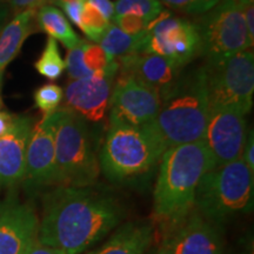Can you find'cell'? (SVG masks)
Returning a JSON list of instances; mask_svg holds the SVG:
<instances>
[{
  "label": "cell",
  "mask_w": 254,
  "mask_h": 254,
  "mask_svg": "<svg viewBox=\"0 0 254 254\" xmlns=\"http://www.w3.org/2000/svg\"><path fill=\"white\" fill-rule=\"evenodd\" d=\"M43 205L38 241L64 254H84L125 218L119 200L93 186H57Z\"/></svg>",
  "instance_id": "1"
},
{
  "label": "cell",
  "mask_w": 254,
  "mask_h": 254,
  "mask_svg": "<svg viewBox=\"0 0 254 254\" xmlns=\"http://www.w3.org/2000/svg\"><path fill=\"white\" fill-rule=\"evenodd\" d=\"M214 168L204 141L167 148L159 163L153 192V219L172 232L194 208L200 179Z\"/></svg>",
  "instance_id": "2"
},
{
  "label": "cell",
  "mask_w": 254,
  "mask_h": 254,
  "mask_svg": "<svg viewBox=\"0 0 254 254\" xmlns=\"http://www.w3.org/2000/svg\"><path fill=\"white\" fill-rule=\"evenodd\" d=\"M209 113L205 66L178 75L160 92V107L150 124L165 148L202 140Z\"/></svg>",
  "instance_id": "3"
},
{
  "label": "cell",
  "mask_w": 254,
  "mask_h": 254,
  "mask_svg": "<svg viewBox=\"0 0 254 254\" xmlns=\"http://www.w3.org/2000/svg\"><path fill=\"white\" fill-rule=\"evenodd\" d=\"M165 151L150 126L110 123L98 157L100 171L112 183L131 182L150 173L160 163Z\"/></svg>",
  "instance_id": "4"
},
{
  "label": "cell",
  "mask_w": 254,
  "mask_h": 254,
  "mask_svg": "<svg viewBox=\"0 0 254 254\" xmlns=\"http://www.w3.org/2000/svg\"><path fill=\"white\" fill-rule=\"evenodd\" d=\"M53 116L55 184L69 187L94 186L101 171L87 122L66 107L56 110Z\"/></svg>",
  "instance_id": "5"
},
{
  "label": "cell",
  "mask_w": 254,
  "mask_h": 254,
  "mask_svg": "<svg viewBox=\"0 0 254 254\" xmlns=\"http://www.w3.org/2000/svg\"><path fill=\"white\" fill-rule=\"evenodd\" d=\"M254 172L241 158L206 172L196 187V212L217 225L253 208Z\"/></svg>",
  "instance_id": "6"
},
{
  "label": "cell",
  "mask_w": 254,
  "mask_h": 254,
  "mask_svg": "<svg viewBox=\"0 0 254 254\" xmlns=\"http://www.w3.org/2000/svg\"><path fill=\"white\" fill-rule=\"evenodd\" d=\"M200 38V55L207 65L220 63L252 47L243 7L233 0H220L194 24Z\"/></svg>",
  "instance_id": "7"
},
{
  "label": "cell",
  "mask_w": 254,
  "mask_h": 254,
  "mask_svg": "<svg viewBox=\"0 0 254 254\" xmlns=\"http://www.w3.org/2000/svg\"><path fill=\"white\" fill-rule=\"evenodd\" d=\"M209 109H232L249 114L254 93V55L244 51L213 65H205Z\"/></svg>",
  "instance_id": "8"
},
{
  "label": "cell",
  "mask_w": 254,
  "mask_h": 254,
  "mask_svg": "<svg viewBox=\"0 0 254 254\" xmlns=\"http://www.w3.org/2000/svg\"><path fill=\"white\" fill-rule=\"evenodd\" d=\"M148 40L145 52L164 57L182 67L200 55V38L194 24L187 19L163 12L148 24Z\"/></svg>",
  "instance_id": "9"
},
{
  "label": "cell",
  "mask_w": 254,
  "mask_h": 254,
  "mask_svg": "<svg viewBox=\"0 0 254 254\" xmlns=\"http://www.w3.org/2000/svg\"><path fill=\"white\" fill-rule=\"evenodd\" d=\"M247 133L246 114L232 109H209L202 141L214 167L241 158Z\"/></svg>",
  "instance_id": "10"
},
{
  "label": "cell",
  "mask_w": 254,
  "mask_h": 254,
  "mask_svg": "<svg viewBox=\"0 0 254 254\" xmlns=\"http://www.w3.org/2000/svg\"><path fill=\"white\" fill-rule=\"evenodd\" d=\"M110 123L144 127L153 123L160 93L132 78L118 77L110 97Z\"/></svg>",
  "instance_id": "11"
},
{
  "label": "cell",
  "mask_w": 254,
  "mask_h": 254,
  "mask_svg": "<svg viewBox=\"0 0 254 254\" xmlns=\"http://www.w3.org/2000/svg\"><path fill=\"white\" fill-rule=\"evenodd\" d=\"M56 183L55 116L53 112L32 128L26 148L23 184L28 193L39 192Z\"/></svg>",
  "instance_id": "12"
},
{
  "label": "cell",
  "mask_w": 254,
  "mask_h": 254,
  "mask_svg": "<svg viewBox=\"0 0 254 254\" xmlns=\"http://www.w3.org/2000/svg\"><path fill=\"white\" fill-rule=\"evenodd\" d=\"M39 218L27 202L9 192L0 201V254H28L38 240Z\"/></svg>",
  "instance_id": "13"
},
{
  "label": "cell",
  "mask_w": 254,
  "mask_h": 254,
  "mask_svg": "<svg viewBox=\"0 0 254 254\" xmlns=\"http://www.w3.org/2000/svg\"><path fill=\"white\" fill-rule=\"evenodd\" d=\"M113 78L104 73H93L90 77L69 82L64 92L66 109L85 122H101L109 109Z\"/></svg>",
  "instance_id": "14"
},
{
  "label": "cell",
  "mask_w": 254,
  "mask_h": 254,
  "mask_svg": "<svg viewBox=\"0 0 254 254\" xmlns=\"http://www.w3.org/2000/svg\"><path fill=\"white\" fill-rule=\"evenodd\" d=\"M173 254H226L219 225L192 211L167 236Z\"/></svg>",
  "instance_id": "15"
},
{
  "label": "cell",
  "mask_w": 254,
  "mask_h": 254,
  "mask_svg": "<svg viewBox=\"0 0 254 254\" xmlns=\"http://www.w3.org/2000/svg\"><path fill=\"white\" fill-rule=\"evenodd\" d=\"M32 128L33 119L17 116L11 129L0 136V187H14L23 182Z\"/></svg>",
  "instance_id": "16"
},
{
  "label": "cell",
  "mask_w": 254,
  "mask_h": 254,
  "mask_svg": "<svg viewBox=\"0 0 254 254\" xmlns=\"http://www.w3.org/2000/svg\"><path fill=\"white\" fill-rule=\"evenodd\" d=\"M120 77L132 78L159 93L172 85L179 75L180 68L173 63L157 55L134 53L117 59Z\"/></svg>",
  "instance_id": "17"
},
{
  "label": "cell",
  "mask_w": 254,
  "mask_h": 254,
  "mask_svg": "<svg viewBox=\"0 0 254 254\" xmlns=\"http://www.w3.org/2000/svg\"><path fill=\"white\" fill-rule=\"evenodd\" d=\"M153 239L152 222L129 221L117 227L103 245L84 254H146Z\"/></svg>",
  "instance_id": "18"
},
{
  "label": "cell",
  "mask_w": 254,
  "mask_h": 254,
  "mask_svg": "<svg viewBox=\"0 0 254 254\" xmlns=\"http://www.w3.org/2000/svg\"><path fill=\"white\" fill-rule=\"evenodd\" d=\"M37 11L25 9L19 12L0 31V74L4 73L8 64L18 56L24 41L31 34Z\"/></svg>",
  "instance_id": "19"
},
{
  "label": "cell",
  "mask_w": 254,
  "mask_h": 254,
  "mask_svg": "<svg viewBox=\"0 0 254 254\" xmlns=\"http://www.w3.org/2000/svg\"><path fill=\"white\" fill-rule=\"evenodd\" d=\"M148 30L146 28L140 33L127 34L114 24H110L103 37L99 40L101 49L107 55L113 58L134 55V53H144L146 44L148 40Z\"/></svg>",
  "instance_id": "20"
},
{
  "label": "cell",
  "mask_w": 254,
  "mask_h": 254,
  "mask_svg": "<svg viewBox=\"0 0 254 254\" xmlns=\"http://www.w3.org/2000/svg\"><path fill=\"white\" fill-rule=\"evenodd\" d=\"M36 18L40 30L49 34L50 38L59 40L66 49H73L81 40L79 39L77 33L73 31L65 14L56 6H43L37 11Z\"/></svg>",
  "instance_id": "21"
},
{
  "label": "cell",
  "mask_w": 254,
  "mask_h": 254,
  "mask_svg": "<svg viewBox=\"0 0 254 254\" xmlns=\"http://www.w3.org/2000/svg\"><path fill=\"white\" fill-rule=\"evenodd\" d=\"M34 68L40 75L49 80H58L65 71V62L60 56L59 46L57 40L49 38L45 49L41 52L39 59L34 64Z\"/></svg>",
  "instance_id": "22"
},
{
  "label": "cell",
  "mask_w": 254,
  "mask_h": 254,
  "mask_svg": "<svg viewBox=\"0 0 254 254\" xmlns=\"http://www.w3.org/2000/svg\"><path fill=\"white\" fill-rule=\"evenodd\" d=\"M114 13L117 15H138L151 24L164 12V5L159 0H117L114 2Z\"/></svg>",
  "instance_id": "23"
},
{
  "label": "cell",
  "mask_w": 254,
  "mask_h": 254,
  "mask_svg": "<svg viewBox=\"0 0 254 254\" xmlns=\"http://www.w3.org/2000/svg\"><path fill=\"white\" fill-rule=\"evenodd\" d=\"M84 63L93 73H104L111 77H114L119 69L117 59L107 55L97 44H86L84 49Z\"/></svg>",
  "instance_id": "24"
},
{
  "label": "cell",
  "mask_w": 254,
  "mask_h": 254,
  "mask_svg": "<svg viewBox=\"0 0 254 254\" xmlns=\"http://www.w3.org/2000/svg\"><path fill=\"white\" fill-rule=\"evenodd\" d=\"M110 23L105 19L99 11L88 4L87 1L84 2V8H82L81 13V28L80 30L84 32L91 40L97 41L103 37L104 32L109 27Z\"/></svg>",
  "instance_id": "25"
},
{
  "label": "cell",
  "mask_w": 254,
  "mask_h": 254,
  "mask_svg": "<svg viewBox=\"0 0 254 254\" xmlns=\"http://www.w3.org/2000/svg\"><path fill=\"white\" fill-rule=\"evenodd\" d=\"M33 98L38 109L45 114H50L58 110L64 99V91L58 85L46 84L37 88Z\"/></svg>",
  "instance_id": "26"
},
{
  "label": "cell",
  "mask_w": 254,
  "mask_h": 254,
  "mask_svg": "<svg viewBox=\"0 0 254 254\" xmlns=\"http://www.w3.org/2000/svg\"><path fill=\"white\" fill-rule=\"evenodd\" d=\"M86 44L87 41L80 40L77 46L68 50L67 56H66L65 68H67L68 77L73 80L90 77L93 74V72L88 69L84 63V49Z\"/></svg>",
  "instance_id": "27"
},
{
  "label": "cell",
  "mask_w": 254,
  "mask_h": 254,
  "mask_svg": "<svg viewBox=\"0 0 254 254\" xmlns=\"http://www.w3.org/2000/svg\"><path fill=\"white\" fill-rule=\"evenodd\" d=\"M170 7L189 14H204L213 8L220 0H159Z\"/></svg>",
  "instance_id": "28"
},
{
  "label": "cell",
  "mask_w": 254,
  "mask_h": 254,
  "mask_svg": "<svg viewBox=\"0 0 254 254\" xmlns=\"http://www.w3.org/2000/svg\"><path fill=\"white\" fill-rule=\"evenodd\" d=\"M113 21L116 23L114 25H117L120 30L127 34H131V36L140 33V32L146 30L148 26L147 21L140 17H138V15L133 14L117 15V17H114Z\"/></svg>",
  "instance_id": "29"
},
{
  "label": "cell",
  "mask_w": 254,
  "mask_h": 254,
  "mask_svg": "<svg viewBox=\"0 0 254 254\" xmlns=\"http://www.w3.org/2000/svg\"><path fill=\"white\" fill-rule=\"evenodd\" d=\"M84 2L85 0H77V1L58 4L59 6H62L65 14L71 20V23L75 25V26H78L79 28H81V13L82 8H84Z\"/></svg>",
  "instance_id": "30"
},
{
  "label": "cell",
  "mask_w": 254,
  "mask_h": 254,
  "mask_svg": "<svg viewBox=\"0 0 254 254\" xmlns=\"http://www.w3.org/2000/svg\"><path fill=\"white\" fill-rule=\"evenodd\" d=\"M9 6L14 12L25 11V9H39L43 6L49 5L51 0H8Z\"/></svg>",
  "instance_id": "31"
},
{
  "label": "cell",
  "mask_w": 254,
  "mask_h": 254,
  "mask_svg": "<svg viewBox=\"0 0 254 254\" xmlns=\"http://www.w3.org/2000/svg\"><path fill=\"white\" fill-rule=\"evenodd\" d=\"M241 159L244 163L247 165L252 172H254V134L253 129H249L247 133L245 145H244L243 154H241Z\"/></svg>",
  "instance_id": "32"
},
{
  "label": "cell",
  "mask_w": 254,
  "mask_h": 254,
  "mask_svg": "<svg viewBox=\"0 0 254 254\" xmlns=\"http://www.w3.org/2000/svg\"><path fill=\"white\" fill-rule=\"evenodd\" d=\"M85 1H87L88 4L94 6L109 23L111 20H113L114 17H116V13H114V5L111 0H85Z\"/></svg>",
  "instance_id": "33"
},
{
  "label": "cell",
  "mask_w": 254,
  "mask_h": 254,
  "mask_svg": "<svg viewBox=\"0 0 254 254\" xmlns=\"http://www.w3.org/2000/svg\"><path fill=\"white\" fill-rule=\"evenodd\" d=\"M243 13H244V19H245L246 24V30L247 34H249L250 43H254V6L253 4L246 5L243 7Z\"/></svg>",
  "instance_id": "34"
},
{
  "label": "cell",
  "mask_w": 254,
  "mask_h": 254,
  "mask_svg": "<svg viewBox=\"0 0 254 254\" xmlns=\"http://www.w3.org/2000/svg\"><path fill=\"white\" fill-rule=\"evenodd\" d=\"M15 119H17V116L6 112V111L0 110V136L11 129Z\"/></svg>",
  "instance_id": "35"
},
{
  "label": "cell",
  "mask_w": 254,
  "mask_h": 254,
  "mask_svg": "<svg viewBox=\"0 0 254 254\" xmlns=\"http://www.w3.org/2000/svg\"><path fill=\"white\" fill-rule=\"evenodd\" d=\"M28 254H64V253H62L58 250L52 249V247L44 245V244H41L37 240V243L34 244L33 247L30 250Z\"/></svg>",
  "instance_id": "36"
},
{
  "label": "cell",
  "mask_w": 254,
  "mask_h": 254,
  "mask_svg": "<svg viewBox=\"0 0 254 254\" xmlns=\"http://www.w3.org/2000/svg\"><path fill=\"white\" fill-rule=\"evenodd\" d=\"M155 254H173L172 249H171V245H170V240H168L167 237L165 238L163 244H161L160 247L157 250Z\"/></svg>",
  "instance_id": "37"
},
{
  "label": "cell",
  "mask_w": 254,
  "mask_h": 254,
  "mask_svg": "<svg viewBox=\"0 0 254 254\" xmlns=\"http://www.w3.org/2000/svg\"><path fill=\"white\" fill-rule=\"evenodd\" d=\"M5 18H6V9L0 7V31H1V27H2V24H4Z\"/></svg>",
  "instance_id": "38"
},
{
  "label": "cell",
  "mask_w": 254,
  "mask_h": 254,
  "mask_svg": "<svg viewBox=\"0 0 254 254\" xmlns=\"http://www.w3.org/2000/svg\"><path fill=\"white\" fill-rule=\"evenodd\" d=\"M233 1L239 6H241V7H244V6H246V5L253 4V0H233Z\"/></svg>",
  "instance_id": "39"
},
{
  "label": "cell",
  "mask_w": 254,
  "mask_h": 254,
  "mask_svg": "<svg viewBox=\"0 0 254 254\" xmlns=\"http://www.w3.org/2000/svg\"><path fill=\"white\" fill-rule=\"evenodd\" d=\"M51 1H53L55 4H62V2H71V1H77V0H51Z\"/></svg>",
  "instance_id": "40"
},
{
  "label": "cell",
  "mask_w": 254,
  "mask_h": 254,
  "mask_svg": "<svg viewBox=\"0 0 254 254\" xmlns=\"http://www.w3.org/2000/svg\"><path fill=\"white\" fill-rule=\"evenodd\" d=\"M1 81H2V74H0V93H1ZM0 106H1V94H0Z\"/></svg>",
  "instance_id": "41"
}]
</instances>
